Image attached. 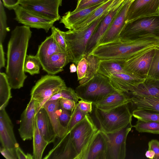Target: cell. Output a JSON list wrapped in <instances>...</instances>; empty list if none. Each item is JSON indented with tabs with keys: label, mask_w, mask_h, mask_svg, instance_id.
<instances>
[{
	"label": "cell",
	"mask_w": 159,
	"mask_h": 159,
	"mask_svg": "<svg viewBox=\"0 0 159 159\" xmlns=\"http://www.w3.org/2000/svg\"><path fill=\"white\" fill-rule=\"evenodd\" d=\"M159 46L149 48L141 51L125 60V70L140 79L147 78L151 62Z\"/></svg>",
	"instance_id": "cell-9"
},
{
	"label": "cell",
	"mask_w": 159,
	"mask_h": 159,
	"mask_svg": "<svg viewBox=\"0 0 159 159\" xmlns=\"http://www.w3.org/2000/svg\"><path fill=\"white\" fill-rule=\"evenodd\" d=\"M59 106V99L46 101L41 107L47 112L57 137H61L67 133V131L60 123L57 112Z\"/></svg>",
	"instance_id": "cell-26"
},
{
	"label": "cell",
	"mask_w": 159,
	"mask_h": 159,
	"mask_svg": "<svg viewBox=\"0 0 159 159\" xmlns=\"http://www.w3.org/2000/svg\"><path fill=\"white\" fill-rule=\"evenodd\" d=\"M128 95L129 96L139 95L159 98V80L146 78Z\"/></svg>",
	"instance_id": "cell-30"
},
{
	"label": "cell",
	"mask_w": 159,
	"mask_h": 159,
	"mask_svg": "<svg viewBox=\"0 0 159 159\" xmlns=\"http://www.w3.org/2000/svg\"><path fill=\"white\" fill-rule=\"evenodd\" d=\"M130 102L129 95L123 92L117 90L107 95L101 100L93 103L95 107L103 111H107Z\"/></svg>",
	"instance_id": "cell-23"
},
{
	"label": "cell",
	"mask_w": 159,
	"mask_h": 159,
	"mask_svg": "<svg viewBox=\"0 0 159 159\" xmlns=\"http://www.w3.org/2000/svg\"><path fill=\"white\" fill-rule=\"evenodd\" d=\"M35 121L38 129L44 139L49 144L53 143L57 137L45 109L41 107L37 112Z\"/></svg>",
	"instance_id": "cell-24"
},
{
	"label": "cell",
	"mask_w": 159,
	"mask_h": 159,
	"mask_svg": "<svg viewBox=\"0 0 159 159\" xmlns=\"http://www.w3.org/2000/svg\"><path fill=\"white\" fill-rule=\"evenodd\" d=\"M126 1H133L134 0H125Z\"/></svg>",
	"instance_id": "cell-53"
},
{
	"label": "cell",
	"mask_w": 159,
	"mask_h": 159,
	"mask_svg": "<svg viewBox=\"0 0 159 159\" xmlns=\"http://www.w3.org/2000/svg\"><path fill=\"white\" fill-rule=\"evenodd\" d=\"M32 32L30 27L16 26L11 31L7 52L6 72L12 89H19L27 78L24 64Z\"/></svg>",
	"instance_id": "cell-1"
},
{
	"label": "cell",
	"mask_w": 159,
	"mask_h": 159,
	"mask_svg": "<svg viewBox=\"0 0 159 159\" xmlns=\"http://www.w3.org/2000/svg\"><path fill=\"white\" fill-rule=\"evenodd\" d=\"M107 147L105 133L99 129L88 145L82 159H106Z\"/></svg>",
	"instance_id": "cell-21"
},
{
	"label": "cell",
	"mask_w": 159,
	"mask_h": 159,
	"mask_svg": "<svg viewBox=\"0 0 159 159\" xmlns=\"http://www.w3.org/2000/svg\"><path fill=\"white\" fill-rule=\"evenodd\" d=\"M114 6L83 30H69L66 32L63 31L70 62L77 66L79 60L85 55L86 47L91 37L102 20Z\"/></svg>",
	"instance_id": "cell-3"
},
{
	"label": "cell",
	"mask_w": 159,
	"mask_h": 159,
	"mask_svg": "<svg viewBox=\"0 0 159 159\" xmlns=\"http://www.w3.org/2000/svg\"><path fill=\"white\" fill-rule=\"evenodd\" d=\"M15 20L19 23L30 28L42 29L47 33L55 21L40 16L20 5L14 10Z\"/></svg>",
	"instance_id": "cell-12"
},
{
	"label": "cell",
	"mask_w": 159,
	"mask_h": 159,
	"mask_svg": "<svg viewBox=\"0 0 159 159\" xmlns=\"http://www.w3.org/2000/svg\"><path fill=\"white\" fill-rule=\"evenodd\" d=\"M130 103L135 109L159 112V98L150 96L131 95Z\"/></svg>",
	"instance_id": "cell-29"
},
{
	"label": "cell",
	"mask_w": 159,
	"mask_h": 159,
	"mask_svg": "<svg viewBox=\"0 0 159 159\" xmlns=\"http://www.w3.org/2000/svg\"><path fill=\"white\" fill-rule=\"evenodd\" d=\"M86 114L82 111L79 108L77 103L72 111L67 128V132H70L73 127L84 118Z\"/></svg>",
	"instance_id": "cell-38"
},
{
	"label": "cell",
	"mask_w": 159,
	"mask_h": 159,
	"mask_svg": "<svg viewBox=\"0 0 159 159\" xmlns=\"http://www.w3.org/2000/svg\"><path fill=\"white\" fill-rule=\"evenodd\" d=\"M59 52H62L51 34L47 37L39 45L36 55L39 60L42 67L50 57Z\"/></svg>",
	"instance_id": "cell-28"
},
{
	"label": "cell",
	"mask_w": 159,
	"mask_h": 159,
	"mask_svg": "<svg viewBox=\"0 0 159 159\" xmlns=\"http://www.w3.org/2000/svg\"><path fill=\"white\" fill-rule=\"evenodd\" d=\"M136 130L140 133H148L159 134V122L145 121L138 120L133 126Z\"/></svg>",
	"instance_id": "cell-33"
},
{
	"label": "cell",
	"mask_w": 159,
	"mask_h": 159,
	"mask_svg": "<svg viewBox=\"0 0 159 159\" xmlns=\"http://www.w3.org/2000/svg\"><path fill=\"white\" fill-rule=\"evenodd\" d=\"M132 2L124 0L122 6L100 40L98 45L119 39L120 33L126 23L128 9Z\"/></svg>",
	"instance_id": "cell-17"
},
{
	"label": "cell",
	"mask_w": 159,
	"mask_h": 159,
	"mask_svg": "<svg viewBox=\"0 0 159 159\" xmlns=\"http://www.w3.org/2000/svg\"><path fill=\"white\" fill-rule=\"evenodd\" d=\"M108 0L76 12L68 11L61 18L60 23L63 24L65 27L69 30H72L75 26L84 21Z\"/></svg>",
	"instance_id": "cell-22"
},
{
	"label": "cell",
	"mask_w": 159,
	"mask_h": 159,
	"mask_svg": "<svg viewBox=\"0 0 159 159\" xmlns=\"http://www.w3.org/2000/svg\"><path fill=\"white\" fill-rule=\"evenodd\" d=\"M33 139L34 159H41L44 151L49 143L45 140L40 132L35 120Z\"/></svg>",
	"instance_id": "cell-31"
},
{
	"label": "cell",
	"mask_w": 159,
	"mask_h": 159,
	"mask_svg": "<svg viewBox=\"0 0 159 159\" xmlns=\"http://www.w3.org/2000/svg\"><path fill=\"white\" fill-rule=\"evenodd\" d=\"M75 102L72 100L66 98L59 99V105L62 108L72 112L74 109Z\"/></svg>",
	"instance_id": "cell-42"
},
{
	"label": "cell",
	"mask_w": 159,
	"mask_h": 159,
	"mask_svg": "<svg viewBox=\"0 0 159 159\" xmlns=\"http://www.w3.org/2000/svg\"><path fill=\"white\" fill-rule=\"evenodd\" d=\"M0 151L2 154L7 159H18L16 149H10L0 147Z\"/></svg>",
	"instance_id": "cell-44"
},
{
	"label": "cell",
	"mask_w": 159,
	"mask_h": 159,
	"mask_svg": "<svg viewBox=\"0 0 159 159\" xmlns=\"http://www.w3.org/2000/svg\"><path fill=\"white\" fill-rule=\"evenodd\" d=\"M51 30V34L62 52L68 54L67 46L63 31L53 26Z\"/></svg>",
	"instance_id": "cell-40"
},
{
	"label": "cell",
	"mask_w": 159,
	"mask_h": 159,
	"mask_svg": "<svg viewBox=\"0 0 159 159\" xmlns=\"http://www.w3.org/2000/svg\"><path fill=\"white\" fill-rule=\"evenodd\" d=\"M41 66L40 61L36 55H27L24 64L25 72L31 75L39 74Z\"/></svg>",
	"instance_id": "cell-34"
},
{
	"label": "cell",
	"mask_w": 159,
	"mask_h": 159,
	"mask_svg": "<svg viewBox=\"0 0 159 159\" xmlns=\"http://www.w3.org/2000/svg\"><path fill=\"white\" fill-rule=\"evenodd\" d=\"M69 62L68 54L59 52L50 57L42 67L48 74L55 75L62 71L63 68Z\"/></svg>",
	"instance_id": "cell-25"
},
{
	"label": "cell",
	"mask_w": 159,
	"mask_h": 159,
	"mask_svg": "<svg viewBox=\"0 0 159 159\" xmlns=\"http://www.w3.org/2000/svg\"><path fill=\"white\" fill-rule=\"evenodd\" d=\"M39 105L36 101L30 99L21 115L18 130L23 141L31 140L33 138L35 116Z\"/></svg>",
	"instance_id": "cell-14"
},
{
	"label": "cell",
	"mask_w": 159,
	"mask_h": 159,
	"mask_svg": "<svg viewBox=\"0 0 159 159\" xmlns=\"http://www.w3.org/2000/svg\"><path fill=\"white\" fill-rule=\"evenodd\" d=\"M52 149L44 159H76L77 154L72 142L70 132L57 137Z\"/></svg>",
	"instance_id": "cell-13"
},
{
	"label": "cell",
	"mask_w": 159,
	"mask_h": 159,
	"mask_svg": "<svg viewBox=\"0 0 159 159\" xmlns=\"http://www.w3.org/2000/svg\"><path fill=\"white\" fill-rule=\"evenodd\" d=\"M3 5L9 10H14L20 5L21 0H2Z\"/></svg>",
	"instance_id": "cell-47"
},
{
	"label": "cell",
	"mask_w": 159,
	"mask_h": 159,
	"mask_svg": "<svg viewBox=\"0 0 159 159\" xmlns=\"http://www.w3.org/2000/svg\"><path fill=\"white\" fill-rule=\"evenodd\" d=\"M133 127L131 123L116 132L105 133L107 147L106 159H124L126 156V141Z\"/></svg>",
	"instance_id": "cell-11"
},
{
	"label": "cell",
	"mask_w": 159,
	"mask_h": 159,
	"mask_svg": "<svg viewBox=\"0 0 159 159\" xmlns=\"http://www.w3.org/2000/svg\"><path fill=\"white\" fill-rule=\"evenodd\" d=\"M148 149L153 150L155 152L154 159H159V141L152 139L148 143Z\"/></svg>",
	"instance_id": "cell-45"
},
{
	"label": "cell",
	"mask_w": 159,
	"mask_h": 159,
	"mask_svg": "<svg viewBox=\"0 0 159 159\" xmlns=\"http://www.w3.org/2000/svg\"><path fill=\"white\" fill-rule=\"evenodd\" d=\"M63 0H21L20 5L46 19L56 21L60 20L58 9Z\"/></svg>",
	"instance_id": "cell-10"
},
{
	"label": "cell",
	"mask_w": 159,
	"mask_h": 159,
	"mask_svg": "<svg viewBox=\"0 0 159 159\" xmlns=\"http://www.w3.org/2000/svg\"><path fill=\"white\" fill-rule=\"evenodd\" d=\"M77 104L79 109L83 112L89 114L92 112L93 104L92 102L80 99L78 101Z\"/></svg>",
	"instance_id": "cell-43"
},
{
	"label": "cell",
	"mask_w": 159,
	"mask_h": 159,
	"mask_svg": "<svg viewBox=\"0 0 159 159\" xmlns=\"http://www.w3.org/2000/svg\"><path fill=\"white\" fill-rule=\"evenodd\" d=\"M153 45L152 38L149 35H146L133 40L118 39L99 45L90 54L100 59L126 60L139 52L152 47Z\"/></svg>",
	"instance_id": "cell-2"
},
{
	"label": "cell",
	"mask_w": 159,
	"mask_h": 159,
	"mask_svg": "<svg viewBox=\"0 0 159 159\" xmlns=\"http://www.w3.org/2000/svg\"><path fill=\"white\" fill-rule=\"evenodd\" d=\"M159 14V0H134L127 11L126 23L136 18Z\"/></svg>",
	"instance_id": "cell-16"
},
{
	"label": "cell",
	"mask_w": 159,
	"mask_h": 159,
	"mask_svg": "<svg viewBox=\"0 0 159 159\" xmlns=\"http://www.w3.org/2000/svg\"><path fill=\"white\" fill-rule=\"evenodd\" d=\"M98 129L88 114L70 132L71 140L77 154L76 159H82Z\"/></svg>",
	"instance_id": "cell-7"
},
{
	"label": "cell",
	"mask_w": 159,
	"mask_h": 159,
	"mask_svg": "<svg viewBox=\"0 0 159 159\" xmlns=\"http://www.w3.org/2000/svg\"><path fill=\"white\" fill-rule=\"evenodd\" d=\"M108 78L111 84L116 89L127 94L133 91L145 79L123 72L112 74Z\"/></svg>",
	"instance_id": "cell-20"
},
{
	"label": "cell",
	"mask_w": 159,
	"mask_h": 159,
	"mask_svg": "<svg viewBox=\"0 0 159 159\" xmlns=\"http://www.w3.org/2000/svg\"><path fill=\"white\" fill-rule=\"evenodd\" d=\"M107 0H90L87 2L81 5L73 11L76 12L84 8L89 7L97 4L102 3Z\"/></svg>",
	"instance_id": "cell-46"
},
{
	"label": "cell",
	"mask_w": 159,
	"mask_h": 159,
	"mask_svg": "<svg viewBox=\"0 0 159 159\" xmlns=\"http://www.w3.org/2000/svg\"><path fill=\"white\" fill-rule=\"evenodd\" d=\"M100 60L90 54L84 55L79 60L76 66V72L80 85L87 82L97 73Z\"/></svg>",
	"instance_id": "cell-19"
},
{
	"label": "cell",
	"mask_w": 159,
	"mask_h": 159,
	"mask_svg": "<svg viewBox=\"0 0 159 159\" xmlns=\"http://www.w3.org/2000/svg\"><path fill=\"white\" fill-rule=\"evenodd\" d=\"M124 0L116 4L102 20L91 37L87 46L85 55H89L98 45L113 20L122 6Z\"/></svg>",
	"instance_id": "cell-15"
},
{
	"label": "cell",
	"mask_w": 159,
	"mask_h": 159,
	"mask_svg": "<svg viewBox=\"0 0 159 159\" xmlns=\"http://www.w3.org/2000/svg\"><path fill=\"white\" fill-rule=\"evenodd\" d=\"M66 87L64 80L59 76L48 74L42 76L30 93V99L39 103L37 112L50 97Z\"/></svg>",
	"instance_id": "cell-8"
},
{
	"label": "cell",
	"mask_w": 159,
	"mask_h": 159,
	"mask_svg": "<svg viewBox=\"0 0 159 159\" xmlns=\"http://www.w3.org/2000/svg\"><path fill=\"white\" fill-rule=\"evenodd\" d=\"M148 34L159 37V14L140 17L126 22L119 39L131 41Z\"/></svg>",
	"instance_id": "cell-5"
},
{
	"label": "cell",
	"mask_w": 159,
	"mask_h": 159,
	"mask_svg": "<svg viewBox=\"0 0 159 159\" xmlns=\"http://www.w3.org/2000/svg\"><path fill=\"white\" fill-rule=\"evenodd\" d=\"M147 78L159 80V47H157L151 62Z\"/></svg>",
	"instance_id": "cell-37"
},
{
	"label": "cell",
	"mask_w": 159,
	"mask_h": 159,
	"mask_svg": "<svg viewBox=\"0 0 159 159\" xmlns=\"http://www.w3.org/2000/svg\"><path fill=\"white\" fill-rule=\"evenodd\" d=\"M7 18L3 4L0 2V44H2L5 39L7 33L10 30L7 23Z\"/></svg>",
	"instance_id": "cell-39"
},
{
	"label": "cell",
	"mask_w": 159,
	"mask_h": 159,
	"mask_svg": "<svg viewBox=\"0 0 159 159\" xmlns=\"http://www.w3.org/2000/svg\"><path fill=\"white\" fill-rule=\"evenodd\" d=\"M90 0H77L76 8L78 7L81 5L87 2Z\"/></svg>",
	"instance_id": "cell-52"
},
{
	"label": "cell",
	"mask_w": 159,
	"mask_h": 159,
	"mask_svg": "<svg viewBox=\"0 0 159 159\" xmlns=\"http://www.w3.org/2000/svg\"><path fill=\"white\" fill-rule=\"evenodd\" d=\"M133 116L140 120L159 122V112L152 110L135 109L132 112Z\"/></svg>",
	"instance_id": "cell-35"
},
{
	"label": "cell",
	"mask_w": 159,
	"mask_h": 159,
	"mask_svg": "<svg viewBox=\"0 0 159 159\" xmlns=\"http://www.w3.org/2000/svg\"><path fill=\"white\" fill-rule=\"evenodd\" d=\"M70 72L71 73L75 72L77 71V66L74 63L70 64Z\"/></svg>",
	"instance_id": "cell-51"
},
{
	"label": "cell",
	"mask_w": 159,
	"mask_h": 159,
	"mask_svg": "<svg viewBox=\"0 0 159 159\" xmlns=\"http://www.w3.org/2000/svg\"><path fill=\"white\" fill-rule=\"evenodd\" d=\"M6 73H0V110L4 109L11 98V89Z\"/></svg>",
	"instance_id": "cell-32"
},
{
	"label": "cell",
	"mask_w": 159,
	"mask_h": 159,
	"mask_svg": "<svg viewBox=\"0 0 159 159\" xmlns=\"http://www.w3.org/2000/svg\"><path fill=\"white\" fill-rule=\"evenodd\" d=\"M125 60L119 59H100L97 72L108 78L112 74L117 73L123 72L131 75L125 70Z\"/></svg>",
	"instance_id": "cell-27"
},
{
	"label": "cell",
	"mask_w": 159,
	"mask_h": 159,
	"mask_svg": "<svg viewBox=\"0 0 159 159\" xmlns=\"http://www.w3.org/2000/svg\"><path fill=\"white\" fill-rule=\"evenodd\" d=\"M5 53L3 50L2 44H0V68L4 67L5 66Z\"/></svg>",
	"instance_id": "cell-49"
},
{
	"label": "cell",
	"mask_w": 159,
	"mask_h": 159,
	"mask_svg": "<svg viewBox=\"0 0 159 159\" xmlns=\"http://www.w3.org/2000/svg\"><path fill=\"white\" fill-rule=\"evenodd\" d=\"M116 91L111 84L108 77L98 72L89 80L80 85L75 90L80 99L93 104Z\"/></svg>",
	"instance_id": "cell-6"
},
{
	"label": "cell",
	"mask_w": 159,
	"mask_h": 159,
	"mask_svg": "<svg viewBox=\"0 0 159 159\" xmlns=\"http://www.w3.org/2000/svg\"><path fill=\"white\" fill-rule=\"evenodd\" d=\"M125 104L107 111H101L95 107L94 115L99 129L106 134L116 132L131 123L132 113Z\"/></svg>",
	"instance_id": "cell-4"
},
{
	"label": "cell",
	"mask_w": 159,
	"mask_h": 159,
	"mask_svg": "<svg viewBox=\"0 0 159 159\" xmlns=\"http://www.w3.org/2000/svg\"><path fill=\"white\" fill-rule=\"evenodd\" d=\"M60 98H66L74 101L76 103L80 99L75 91L70 87H66L60 92L50 97L47 101H53Z\"/></svg>",
	"instance_id": "cell-36"
},
{
	"label": "cell",
	"mask_w": 159,
	"mask_h": 159,
	"mask_svg": "<svg viewBox=\"0 0 159 159\" xmlns=\"http://www.w3.org/2000/svg\"><path fill=\"white\" fill-rule=\"evenodd\" d=\"M16 151L18 159H34L33 155L29 153L25 154L19 146L16 148Z\"/></svg>",
	"instance_id": "cell-48"
},
{
	"label": "cell",
	"mask_w": 159,
	"mask_h": 159,
	"mask_svg": "<svg viewBox=\"0 0 159 159\" xmlns=\"http://www.w3.org/2000/svg\"><path fill=\"white\" fill-rule=\"evenodd\" d=\"M0 141L2 147L16 149L19 146L13 131V125L5 108L0 110Z\"/></svg>",
	"instance_id": "cell-18"
},
{
	"label": "cell",
	"mask_w": 159,
	"mask_h": 159,
	"mask_svg": "<svg viewBox=\"0 0 159 159\" xmlns=\"http://www.w3.org/2000/svg\"><path fill=\"white\" fill-rule=\"evenodd\" d=\"M57 112L61 125L67 131L72 112L62 108L59 105Z\"/></svg>",
	"instance_id": "cell-41"
},
{
	"label": "cell",
	"mask_w": 159,
	"mask_h": 159,
	"mask_svg": "<svg viewBox=\"0 0 159 159\" xmlns=\"http://www.w3.org/2000/svg\"><path fill=\"white\" fill-rule=\"evenodd\" d=\"M146 157L149 159H153L155 157V153L152 150L148 149L145 154Z\"/></svg>",
	"instance_id": "cell-50"
}]
</instances>
